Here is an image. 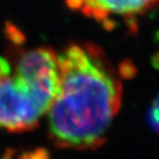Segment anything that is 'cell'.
Masks as SVG:
<instances>
[{
  "mask_svg": "<svg viewBox=\"0 0 159 159\" xmlns=\"http://www.w3.org/2000/svg\"><path fill=\"white\" fill-rule=\"evenodd\" d=\"M60 89L48 112L57 147L93 150L102 146L122 101V83L101 47L71 43L57 55Z\"/></svg>",
  "mask_w": 159,
  "mask_h": 159,
  "instance_id": "1",
  "label": "cell"
},
{
  "mask_svg": "<svg viewBox=\"0 0 159 159\" xmlns=\"http://www.w3.org/2000/svg\"><path fill=\"white\" fill-rule=\"evenodd\" d=\"M48 107L15 73L0 80V129L23 133L35 128Z\"/></svg>",
  "mask_w": 159,
  "mask_h": 159,
  "instance_id": "2",
  "label": "cell"
},
{
  "mask_svg": "<svg viewBox=\"0 0 159 159\" xmlns=\"http://www.w3.org/2000/svg\"><path fill=\"white\" fill-rule=\"evenodd\" d=\"M71 8L103 24L113 26V21L121 19L128 26L136 25L140 16L159 4V0H67Z\"/></svg>",
  "mask_w": 159,
  "mask_h": 159,
  "instance_id": "3",
  "label": "cell"
},
{
  "mask_svg": "<svg viewBox=\"0 0 159 159\" xmlns=\"http://www.w3.org/2000/svg\"><path fill=\"white\" fill-rule=\"evenodd\" d=\"M149 121L152 125V127L159 133V96L154 100L152 105L150 113H149Z\"/></svg>",
  "mask_w": 159,
  "mask_h": 159,
  "instance_id": "4",
  "label": "cell"
},
{
  "mask_svg": "<svg viewBox=\"0 0 159 159\" xmlns=\"http://www.w3.org/2000/svg\"><path fill=\"white\" fill-rule=\"evenodd\" d=\"M12 67L8 61L3 57H0V80L9 76L11 74Z\"/></svg>",
  "mask_w": 159,
  "mask_h": 159,
  "instance_id": "5",
  "label": "cell"
},
{
  "mask_svg": "<svg viewBox=\"0 0 159 159\" xmlns=\"http://www.w3.org/2000/svg\"><path fill=\"white\" fill-rule=\"evenodd\" d=\"M154 65L159 69V53L154 57Z\"/></svg>",
  "mask_w": 159,
  "mask_h": 159,
  "instance_id": "6",
  "label": "cell"
}]
</instances>
